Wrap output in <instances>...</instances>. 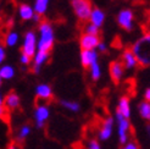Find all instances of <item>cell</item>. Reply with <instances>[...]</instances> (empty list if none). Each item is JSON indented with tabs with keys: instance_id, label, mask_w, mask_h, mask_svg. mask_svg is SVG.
Instances as JSON below:
<instances>
[{
	"instance_id": "ffe728a7",
	"label": "cell",
	"mask_w": 150,
	"mask_h": 149,
	"mask_svg": "<svg viewBox=\"0 0 150 149\" xmlns=\"http://www.w3.org/2000/svg\"><path fill=\"white\" fill-rule=\"evenodd\" d=\"M49 4H50V0H34V5L32 6L34 13H38L40 16H43L48 11Z\"/></svg>"
},
{
	"instance_id": "cb8c5ba5",
	"label": "cell",
	"mask_w": 150,
	"mask_h": 149,
	"mask_svg": "<svg viewBox=\"0 0 150 149\" xmlns=\"http://www.w3.org/2000/svg\"><path fill=\"white\" fill-rule=\"evenodd\" d=\"M32 133V127L29 123H23L18 128V132H17V140L18 142H23L25 139H27L29 137V135Z\"/></svg>"
},
{
	"instance_id": "d4e9b609",
	"label": "cell",
	"mask_w": 150,
	"mask_h": 149,
	"mask_svg": "<svg viewBox=\"0 0 150 149\" xmlns=\"http://www.w3.org/2000/svg\"><path fill=\"white\" fill-rule=\"evenodd\" d=\"M18 40H20L18 33L15 32V31H10L9 33L6 34V37H5V45L9 47V48L16 47L18 44Z\"/></svg>"
},
{
	"instance_id": "4fadbf2b",
	"label": "cell",
	"mask_w": 150,
	"mask_h": 149,
	"mask_svg": "<svg viewBox=\"0 0 150 149\" xmlns=\"http://www.w3.org/2000/svg\"><path fill=\"white\" fill-rule=\"evenodd\" d=\"M125 67H123V65L121 61H112L110 64V67H109V72H110V77L111 79L115 82V83L117 84L120 81H121L125 76Z\"/></svg>"
},
{
	"instance_id": "83f0119b",
	"label": "cell",
	"mask_w": 150,
	"mask_h": 149,
	"mask_svg": "<svg viewBox=\"0 0 150 149\" xmlns=\"http://www.w3.org/2000/svg\"><path fill=\"white\" fill-rule=\"evenodd\" d=\"M20 62L23 65V66H29V64L32 62V57H29L26 54L21 53V55H20Z\"/></svg>"
},
{
	"instance_id": "ba28073f",
	"label": "cell",
	"mask_w": 150,
	"mask_h": 149,
	"mask_svg": "<svg viewBox=\"0 0 150 149\" xmlns=\"http://www.w3.org/2000/svg\"><path fill=\"white\" fill-rule=\"evenodd\" d=\"M114 127H115V120L112 116H108L103 121L100 128L98 131V138L99 140H109L114 133Z\"/></svg>"
},
{
	"instance_id": "5b68a950",
	"label": "cell",
	"mask_w": 150,
	"mask_h": 149,
	"mask_svg": "<svg viewBox=\"0 0 150 149\" xmlns=\"http://www.w3.org/2000/svg\"><path fill=\"white\" fill-rule=\"evenodd\" d=\"M51 111L47 104H37L33 110V120L35 123V127L38 130H43L45 127L48 120L50 118Z\"/></svg>"
},
{
	"instance_id": "f546056e",
	"label": "cell",
	"mask_w": 150,
	"mask_h": 149,
	"mask_svg": "<svg viewBox=\"0 0 150 149\" xmlns=\"http://www.w3.org/2000/svg\"><path fill=\"white\" fill-rule=\"evenodd\" d=\"M5 59H6V49H5L4 45H1V44H0V65L4 64Z\"/></svg>"
},
{
	"instance_id": "5bb4252c",
	"label": "cell",
	"mask_w": 150,
	"mask_h": 149,
	"mask_svg": "<svg viewBox=\"0 0 150 149\" xmlns=\"http://www.w3.org/2000/svg\"><path fill=\"white\" fill-rule=\"evenodd\" d=\"M117 113H120L123 117L128 118L132 115V109H131V100L127 95H122L121 98L118 99V104H117V109H116Z\"/></svg>"
},
{
	"instance_id": "f1b7e54d",
	"label": "cell",
	"mask_w": 150,
	"mask_h": 149,
	"mask_svg": "<svg viewBox=\"0 0 150 149\" xmlns=\"http://www.w3.org/2000/svg\"><path fill=\"white\" fill-rule=\"evenodd\" d=\"M121 149H139V145L136 142H133V140H128L126 144L122 145Z\"/></svg>"
},
{
	"instance_id": "6da1fadb",
	"label": "cell",
	"mask_w": 150,
	"mask_h": 149,
	"mask_svg": "<svg viewBox=\"0 0 150 149\" xmlns=\"http://www.w3.org/2000/svg\"><path fill=\"white\" fill-rule=\"evenodd\" d=\"M55 44L54 27L49 21H42L39 23V38L37 40V50L50 53Z\"/></svg>"
},
{
	"instance_id": "8fae6325",
	"label": "cell",
	"mask_w": 150,
	"mask_h": 149,
	"mask_svg": "<svg viewBox=\"0 0 150 149\" xmlns=\"http://www.w3.org/2000/svg\"><path fill=\"white\" fill-rule=\"evenodd\" d=\"M34 94L37 96V99L39 100H51L54 98V91H52V87L48 83H39L37 84L34 88Z\"/></svg>"
},
{
	"instance_id": "7a4b0ae2",
	"label": "cell",
	"mask_w": 150,
	"mask_h": 149,
	"mask_svg": "<svg viewBox=\"0 0 150 149\" xmlns=\"http://www.w3.org/2000/svg\"><path fill=\"white\" fill-rule=\"evenodd\" d=\"M132 53L137 57L138 65L148 67L150 65V34L146 33L139 38L132 47Z\"/></svg>"
},
{
	"instance_id": "d6a6232c",
	"label": "cell",
	"mask_w": 150,
	"mask_h": 149,
	"mask_svg": "<svg viewBox=\"0 0 150 149\" xmlns=\"http://www.w3.org/2000/svg\"><path fill=\"white\" fill-rule=\"evenodd\" d=\"M144 100L145 101H150V88L149 87L144 91Z\"/></svg>"
},
{
	"instance_id": "4dcf8cb0",
	"label": "cell",
	"mask_w": 150,
	"mask_h": 149,
	"mask_svg": "<svg viewBox=\"0 0 150 149\" xmlns=\"http://www.w3.org/2000/svg\"><path fill=\"white\" fill-rule=\"evenodd\" d=\"M96 49H98V51L99 53H105V51L108 50V45L105 44L104 42H99V44H98V47H96Z\"/></svg>"
},
{
	"instance_id": "836d02e7",
	"label": "cell",
	"mask_w": 150,
	"mask_h": 149,
	"mask_svg": "<svg viewBox=\"0 0 150 149\" xmlns=\"http://www.w3.org/2000/svg\"><path fill=\"white\" fill-rule=\"evenodd\" d=\"M32 20H33L34 22H37V23H40V22H42V16H40V15H38V13H34L33 17H32Z\"/></svg>"
},
{
	"instance_id": "30bf717a",
	"label": "cell",
	"mask_w": 150,
	"mask_h": 149,
	"mask_svg": "<svg viewBox=\"0 0 150 149\" xmlns=\"http://www.w3.org/2000/svg\"><path fill=\"white\" fill-rule=\"evenodd\" d=\"M50 59V53L47 51H38L34 54V56L32 57V70L35 74H38L42 70V67L48 62V60Z\"/></svg>"
},
{
	"instance_id": "3957f363",
	"label": "cell",
	"mask_w": 150,
	"mask_h": 149,
	"mask_svg": "<svg viewBox=\"0 0 150 149\" xmlns=\"http://www.w3.org/2000/svg\"><path fill=\"white\" fill-rule=\"evenodd\" d=\"M71 5L76 17L81 22H87L89 20V15L93 9L91 0H72Z\"/></svg>"
},
{
	"instance_id": "484cf974",
	"label": "cell",
	"mask_w": 150,
	"mask_h": 149,
	"mask_svg": "<svg viewBox=\"0 0 150 149\" xmlns=\"http://www.w3.org/2000/svg\"><path fill=\"white\" fill-rule=\"evenodd\" d=\"M84 33L87 34H92V35H99L100 34V28L92 23H86L84 26Z\"/></svg>"
},
{
	"instance_id": "d6986e66",
	"label": "cell",
	"mask_w": 150,
	"mask_h": 149,
	"mask_svg": "<svg viewBox=\"0 0 150 149\" xmlns=\"http://www.w3.org/2000/svg\"><path fill=\"white\" fill-rule=\"evenodd\" d=\"M33 15L34 10L29 4H21L18 6V16L22 21H31Z\"/></svg>"
},
{
	"instance_id": "e0dca14e",
	"label": "cell",
	"mask_w": 150,
	"mask_h": 149,
	"mask_svg": "<svg viewBox=\"0 0 150 149\" xmlns=\"http://www.w3.org/2000/svg\"><path fill=\"white\" fill-rule=\"evenodd\" d=\"M105 18H106V15H105V12L101 9H99V7H93L91 15H89L88 21H89V23L96 26L98 28H101V26L105 22Z\"/></svg>"
},
{
	"instance_id": "603a6c76",
	"label": "cell",
	"mask_w": 150,
	"mask_h": 149,
	"mask_svg": "<svg viewBox=\"0 0 150 149\" xmlns=\"http://www.w3.org/2000/svg\"><path fill=\"white\" fill-rule=\"evenodd\" d=\"M60 104H61V106L66 110L71 111V113H78L81 110V104L76 100H66V99H62L60 100Z\"/></svg>"
},
{
	"instance_id": "7402d4cb",
	"label": "cell",
	"mask_w": 150,
	"mask_h": 149,
	"mask_svg": "<svg viewBox=\"0 0 150 149\" xmlns=\"http://www.w3.org/2000/svg\"><path fill=\"white\" fill-rule=\"evenodd\" d=\"M88 69H89V76H91L92 81L98 82L101 78V66H100L99 61L92 64Z\"/></svg>"
},
{
	"instance_id": "1f68e13d",
	"label": "cell",
	"mask_w": 150,
	"mask_h": 149,
	"mask_svg": "<svg viewBox=\"0 0 150 149\" xmlns=\"http://www.w3.org/2000/svg\"><path fill=\"white\" fill-rule=\"evenodd\" d=\"M7 114V109L4 105H0V118H4Z\"/></svg>"
},
{
	"instance_id": "74e56055",
	"label": "cell",
	"mask_w": 150,
	"mask_h": 149,
	"mask_svg": "<svg viewBox=\"0 0 150 149\" xmlns=\"http://www.w3.org/2000/svg\"><path fill=\"white\" fill-rule=\"evenodd\" d=\"M133 1H139V0H133Z\"/></svg>"
},
{
	"instance_id": "8992f818",
	"label": "cell",
	"mask_w": 150,
	"mask_h": 149,
	"mask_svg": "<svg viewBox=\"0 0 150 149\" xmlns=\"http://www.w3.org/2000/svg\"><path fill=\"white\" fill-rule=\"evenodd\" d=\"M37 40H38L37 33L34 31H27L23 35V40H22L21 53L26 54L29 57H33L37 53Z\"/></svg>"
},
{
	"instance_id": "d590c367",
	"label": "cell",
	"mask_w": 150,
	"mask_h": 149,
	"mask_svg": "<svg viewBox=\"0 0 150 149\" xmlns=\"http://www.w3.org/2000/svg\"><path fill=\"white\" fill-rule=\"evenodd\" d=\"M0 105H4V96L1 94V86H0Z\"/></svg>"
},
{
	"instance_id": "7c38bea8",
	"label": "cell",
	"mask_w": 150,
	"mask_h": 149,
	"mask_svg": "<svg viewBox=\"0 0 150 149\" xmlns=\"http://www.w3.org/2000/svg\"><path fill=\"white\" fill-rule=\"evenodd\" d=\"M79 61L83 69H88L92 64L99 61L98 51L96 50H81L79 53Z\"/></svg>"
},
{
	"instance_id": "9c48e42d",
	"label": "cell",
	"mask_w": 150,
	"mask_h": 149,
	"mask_svg": "<svg viewBox=\"0 0 150 149\" xmlns=\"http://www.w3.org/2000/svg\"><path fill=\"white\" fill-rule=\"evenodd\" d=\"M100 42L99 35H92L83 33L79 37V47L81 50H95Z\"/></svg>"
},
{
	"instance_id": "4316f807",
	"label": "cell",
	"mask_w": 150,
	"mask_h": 149,
	"mask_svg": "<svg viewBox=\"0 0 150 149\" xmlns=\"http://www.w3.org/2000/svg\"><path fill=\"white\" fill-rule=\"evenodd\" d=\"M87 149H101V144H100V140L92 138L87 142Z\"/></svg>"
},
{
	"instance_id": "9a60e30c",
	"label": "cell",
	"mask_w": 150,
	"mask_h": 149,
	"mask_svg": "<svg viewBox=\"0 0 150 149\" xmlns=\"http://www.w3.org/2000/svg\"><path fill=\"white\" fill-rule=\"evenodd\" d=\"M121 62L123 65L125 70H134L138 66V60H137V57L134 56V54L132 53L131 49H126L123 51Z\"/></svg>"
},
{
	"instance_id": "2e32d148",
	"label": "cell",
	"mask_w": 150,
	"mask_h": 149,
	"mask_svg": "<svg viewBox=\"0 0 150 149\" xmlns=\"http://www.w3.org/2000/svg\"><path fill=\"white\" fill-rule=\"evenodd\" d=\"M21 105V98L16 92H10L4 96V106L7 110H16Z\"/></svg>"
},
{
	"instance_id": "ac0fdd59",
	"label": "cell",
	"mask_w": 150,
	"mask_h": 149,
	"mask_svg": "<svg viewBox=\"0 0 150 149\" xmlns=\"http://www.w3.org/2000/svg\"><path fill=\"white\" fill-rule=\"evenodd\" d=\"M16 74V70L12 65L10 64H3L0 65V78L4 81H10L15 77Z\"/></svg>"
},
{
	"instance_id": "44dd1931",
	"label": "cell",
	"mask_w": 150,
	"mask_h": 149,
	"mask_svg": "<svg viewBox=\"0 0 150 149\" xmlns=\"http://www.w3.org/2000/svg\"><path fill=\"white\" fill-rule=\"evenodd\" d=\"M138 113L143 120L149 121L150 120V101H145V100L140 101L138 104Z\"/></svg>"
},
{
	"instance_id": "8d00e7d4",
	"label": "cell",
	"mask_w": 150,
	"mask_h": 149,
	"mask_svg": "<svg viewBox=\"0 0 150 149\" xmlns=\"http://www.w3.org/2000/svg\"><path fill=\"white\" fill-rule=\"evenodd\" d=\"M1 82H3V79H1V78H0V86H1Z\"/></svg>"
},
{
	"instance_id": "277c9868",
	"label": "cell",
	"mask_w": 150,
	"mask_h": 149,
	"mask_svg": "<svg viewBox=\"0 0 150 149\" xmlns=\"http://www.w3.org/2000/svg\"><path fill=\"white\" fill-rule=\"evenodd\" d=\"M114 120L117 122V137H118V142L122 145L126 144L129 140V131H131V122L128 118L123 117L120 113L115 114Z\"/></svg>"
},
{
	"instance_id": "e575fe53",
	"label": "cell",
	"mask_w": 150,
	"mask_h": 149,
	"mask_svg": "<svg viewBox=\"0 0 150 149\" xmlns=\"http://www.w3.org/2000/svg\"><path fill=\"white\" fill-rule=\"evenodd\" d=\"M7 149H21L16 143H11L10 145H9V148H7Z\"/></svg>"
},
{
	"instance_id": "f35d334b",
	"label": "cell",
	"mask_w": 150,
	"mask_h": 149,
	"mask_svg": "<svg viewBox=\"0 0 150 149\" xmlns=\"http://www.w3.org/2000/svg\"><path fill=\"white\" fill-rule=\"evenodd\" d=\"M71 1H72V0H71Z\"/></svg>"
},
{
	"instance_id": "52a82bcc",
	"label": "cell",
	"mask_w": 150,
	"mask_h": 149,
	"mask_svg": "<svg viewBox=\"0 0 150 149\" xmlns=\"http://www.w3.org/2000/svg\"><path fill=\"white\" fill-rule=\"evenodd\" d=\"M117 25L127 32H132L134 28V12L131 9H122L117 13Z\"/></svg>"
}]
</instances>
